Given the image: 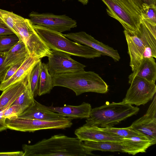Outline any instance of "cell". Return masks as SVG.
I'll return each instance as SVG.
<instances>
[{"mask_svg": "<svg viewBox=\"0 0 156 156\" xmlns=\"http://www.w3.org/2000/svg\"><path fill=\"white\" fill-rule=\"evenodd\" d=\"M77 137L63 134L54 135L33 145L24 144L23 156H87L95 155L83 145Z\"/></svg>", "mask_w": 156, "mask_h": 156, "instance_id": "6da1fadb", "label": "cell"}, {"mask_svg": "<svg viewBox=\"0 0 156 156\" xmlns=\"http://www.w3.org/2000/svg\"><path fill=\"white\" fill-rule=\"evenodd\" d=\"M53 87H65L73 90L76 96L88 92L107 93L108 86L97 74L85 70L61 74L52 77Z\"/></svg>", "mask_w": 156, "mask_h": 156, "instance_id": "7a4b0ae2", "label": "cell"}, {"mask_svg": "<svg viewBox=\"0 0 156 156\" xmlns=\"http://www.w3.org/2000/svg\"><path fill=\"white\" fill-rule=\"evenodd\" d=\"M139 109L138 107L133 106L123 100L119 102L106 103L92 108L89 117L84 125L101 128L113 127L136 115Z\"/></svg>", "mask_w": 156, "mask_h": 156, "instance_id": "3957f363", "label": "cell"}, {"mask_svg": "<svg viewBox=\"0 0 156 156\" xmlns=\"http://www.w3.org/2000/svg\"><path fill=\"white\" fill-rule=\"evenodd\" d=\"M34 30L49 48L63 51L71 55L87 58H94L102 55L98 51L68 39L64 34L43 26L33 24Z\"/></svg>", "mask_w": 156, "mask_h": 156, "instance_id": "277c9868", "label": "cell"}, {"mask_svg": "<svg viewBox=\"0 0 156 156\" xmlns=\"http://www.w3.org/2000/svg\"><path fill=\"white\" fill-rule=\"evenodd\" d=\"M110 16L117 20L125 30L134 34L141 22V11L131 0H101Z\"/></svg>", "mask_w": 156, "mask_h": 156, "instance_id": "5b68a950", "label": "cell"}, {"mask_svg": "<svg viewBox=\"0 0 156 156\" xmlns=\"http://www.w3.org/2000/svg\"><path fill=\"white\" fill-rule=\"evenodd\" d=\"M17 35L25 43L30 56L38 58L48 57L51 50L39 37L30 19L22 17L15 23Z\"/></svg>", "mask_w": 156, "mask_h": 156, "instance_id": "8992f818", "label": "cell"}, {"mask_svg": "<svg viewBox=\"0 0 156 156\" xmlns=\"http://www.w3.org/2000/svg\"><path fill=\"white\" fill-rule=\"evenodd\" d=\"M72 119L66 117L54 120H43L18 117L6 119L5 123L7 129L24 132L47 129H64L70 127Z\"/></svg>", "mask_w": 156, "mask_h": 156, "instance_id": "52a82bcc", "label": "cell"}, {"mask_svg": "<svg viewBox=\"0 0 156 156\" xmlns=\"http://www.w3.org/2000/svg\"><path fill=\"white\" fill-rule=\"evenodd\" d=\"M129 83L130 86L123 100L126 103L137 106L144 105L152 100L156 92L155 82L136 76Z\"/></svg>", "mask_w": 156, "mask_h": 156, "instance_id": "ba28073f", "label": "cell"}, {"mask_svg": "<svg viewBox=\"0 0 156 156\" xmlns=\"http://www.w3.org/2000/svg\"><path fill=\"white\" fill-rule=\"evenodd\" d=\"M29 16L32 24L42 26L60 33L77 27L76 21L65 15H58L32 12Z\"/></svg>", "mask_w": 156, "mask_h": 156, "instance_id": "9c48e42d", "label": "cell"}, {"mask_svg": "<svg viewBox=\"0 0 156 156\" xmlns=\"http://www.w3.org/2000/svg\"><path fill=\"white\" fill-rule=\"evenodd\" d=\"M69 54L60 51L51 50L46 64L48 72L52 77L59 74L84 70L86 66L71 57Z\"/></svg>", "mask_w": 156, "mask_h": 156, "instance_id": "30bf717a", "label": "cell"}, {"mask_svg": "<svg viewBox=\"0 0 156 156\" xmlns=\"http://www.w3.org/2000/svg\"><path fill=\"white\" fill-rule=\"evenodd\" d=\"M64 35L75 42L83 44L98 51L102 55L111 57L115 61H119L120 58L117 50L100 42L85 32L71 33Z\"/></svg>", "mask_w": 156, "mask_h": 156, "instance_id": "8fae6325", "label": "cell"}, {"mask_svg": "<svg viewBox=\"0 0 156 156\" xmlns=\"http://www.w3.org/2000/svg\"><path fill=\"white\" fill-rule=\"evenodd\" d=\"M76 136L81 141H110L120 143L123 137L101 130L95 126L83 125L74 132Z\"/></svg>", "mask_w": 156, "mask_h": 156, "instance_id": "7c38bea8", "label": "cell"}, {"mask_svg": "<svg viewBox=\"0 0 156 156\" xmlns=\"http://www.w3.org/2000/svg\"><path fill=\"white\" fill-rule=\"evenodd\" d=\"M124 33L130 58V66L133 72L140 65L143 58L145 48L141 39L136 34H131L125 30Z\"/></svg>", "mask_w": 156, "mask_h": 156, "instance_id": "4fadbf2b", "label": "cell"}, {"mask_svg": "<svg viewBox=\"0 0 156 156\" xmlns=\"http://www.w3.org/2000/svg\"><path fill=\"white\" fill-rule=\"evenodd\" d=\"M17 117L43 120H54L66 117L50 110L35 100L31 105Z\"/></svg>", "mask_w": 156, "mask_h": 156, "instance_id": "5bb4252c", "label": "cell"}, {"mask_svg": "<svg viewBox=\"0 0 156 156\" xmlns=\"http://www.w3.org/2000/svg\"><path fill=\"white\" fill-rule=\"evenodd\" d=\"M120 144L122 146V152L133 155L146 152L149 147L154 145L152 141L144 136L123 137Z\"/></svg>", "mask_w": 156, "mask_h": 156, "instance_id": "9a60e30c", "label": "cell"}, {"mask_svg": "<svg viewBox=\"0 0 156 156\" xmlns=\"http://www.w3.org/2000/svg\"><path fill=\"white\" fill-rule=\"evenodd\" d=\"M46 107L53 112L73 119L88 118L92 109L90 104L85 102L77 106L65 105L62 107H54L52 105Z\"/></svg>", "mask_w": 156, "mask_h": 156, "instance_id": "2e32d148", "label": "cell"}, {"mask_svg": "<svg viewBox=\"0 0 156 156\" xmlns=\"http://www.w3.org/2000/svg\"><path fill=\"white\" fill-rule=\"evenodd\" d=\"M130 126L135 130L156 143V117L145 114L134 121Z\"/></svg>", "mask_w": 156, "mask_h": 156, "instance_id": "e0dca14e", "label": "cell"}, {"mask_svg": "<svg viewBox=\"0 0 156 156\" xmlns=\"http://www.w3.org/2000/svg\"><path fill=\"white\" fill-rule=\"evenodd\" d=\"M41 59L32 56L27 57L13 75L8 80L0 83V91H3L11 85L23 80Z\"/></svg>", "mask_w": 156, "mask_h": 156, "instance_id": "ac0fdd59", "label": "cell"}, {"mask_svg": "<svg viewBox=\"0 0 156 156\" xmlns=\"http://www.w3.org/2000/svg\"><path fill=\"white\" fill-rule=\"evenodd\" d=\"M30 56L24 42L20 39L10 50L6 52V57L0 71V75L9 66L25 59Z\"/></svg>", "mask_w": 156, "mask_h": 156, "instance_id": "d6986e66", "label": "cell"}, {"mask_svg": "<svg viewBox=\"0 0 156 156\" xmlns=\"http://www.w3.org/2000/svg\"><path fill=\"white\" fill-rule=\"evenodd\" d=\"M135 34L141 39L145 46L143 58L152 57L156 58V37L153 34L142 20Z\"/></svg>", "mask_w": 156, "mask_h": 156, "instance_id": "ffe728a7", "label": "cell"}, {"mask_svg": "<svg viewBox=\"0 0 156 156\" xmlns=\"http://www.w3.org/2000/svg\"><path fill=\"white\" fill-rule=\"evenodd\" d=\"M153 57L143 58L138 68L129 76V80L137 76L151 82L156 79V63Z\"/></svg>", "mask_w": 156, "mask_h": 156, "instance_id": "44dd1931", "label": "cell"}, {"mask_svg": "<svg viewBox=\"0 0 156 156\" xmlns=\"http://www.w3.org/2000/svg\"><path fill=\"white\" fill-rule=\"evenodd\" d=\"M28 75L23 80L11 85L2 91L0 96V110L24 90L28 81Z\"/></svg>", "mask_w": 156, "mask_h": 156, "instance_id": "7402d4cb", "label": "cell"}, {"mask_svg": "<svg viewBox=\"0 0 156 156\" xmlns=\"http://www.w3.org/2000/svg\"><path fill=\"white\" fill-rule=\"evenodd\" d=\"M83 143L84 147L90 151H104L122 152V146L120 143L110 141H85Z\"/></svg>", "mask_w": 156, "mask_h": 156, "instance_id": "603a6c76", "label": "cell"}, {"mask_svg": "<svg viewBox=\"0 0 156 156\" xmlns=\"http://www.w3.org/2000/svg\"><path fill=\"white\" fill-rule=\"evenodd\" d=\"M53 87L52 77L48 72L46 64L41 62L37 94L41 96L49 93Z\"/></svg>", "mask_w": 156, "mask_h": 156, "instance_id": "cb8c5ba5", "label": "cell"}, {"mask_svg": "<svg viewBox=\"0 0 156 156\" xmlns=\"http://www.w3.org/2000/svg\"><path fill=\"white\" fill-rule=\"evenodd\" d=\"M41 60L34 67L28 75V81L30 92L34 97L37 95L40 73Z\"/></svg>", "mask_w": 156, "mask_h": 156, "instance_id": "d4e9b609", "label": "cell"}, {"mask_svg": "<svg viewBox=\"0 0 156 156\" xmlns=\"http://www.w3.org/2000/svg\"><path fill=\"white\" fill-rule=\"evenodd\" d=\"M98 129L123 137L135 136H144L134 129L130 126L126 128H117L111 127H99Z\"/></svg>", "mask_w": 156, "mask_h": 156, "instance_id": "484cf974", "label": "cell"}, {"mask_svg": "<svg viewBox=\"0 0 156 156\" xmlns=\"http://www.w3.org/2000/svg\"><path fill=\"white\" fill-rule=\"evenodd\" d=\"M34 97L30 89L28 77V81L25 89L12 105H18L26 110L34 102Z\"/></svg>", "mask_w": 156, "mask_h": 156, "instance_id": "4316f807", "label": "cell"}, {"mask_svg": "<svg viewBox=\"0 0 156 156\" xmlns=\"http://www.w3.org/2000/svg\"><path fill=\"white\" fill-rule=\"evenodd\" d=\"M22 17L12 12L0 9V20L17 35L15 27V23Z\"/></svg>", "mask_w": 156, "mask_h": 156, "instance_id": "83f0119b", "label": "cell"}, {"mask_svg": "<svg viewBox=\"0 0 156 156\" xmlns=\"http://www.w3.org/2000/svg\"><path fill=\"white\" fill-rule=\"evenodd\" d=\"M141 20L150 24L156 26V6L144 3L140 9Z\"/></svg>", "mask_w": 156, "mask_h": 156, "instance_id": "f1b7e54d", "label": "cell"}, {"mask_svg": "<svg viewBox=\"0 0 156 156\" xmlns=\"http://www.w3.org/2000/svg\"><path fill=\"white\" fill-rule=\"evenodd\" d=\"M20 40L15 34L0 36V52H6Z\"/></svg>", "mask_w": 156, "mask_h": 156, "instance_id": "f546056e", "label": "cell"}, {"mask_svg": "<svg viewBox=\"0 0 156 156\" xmlns=\"http://www.w3.org/2000/svg\"><path fill=\"white\" fill-rule=\"evenodd\" d=\"M25 60L11 65L6 69L0 75V83L5 82L11 77L20 67Z\"/></svg>", "mask_w": 156, "mask_h": 156, "instance_id": "4dcf8cb0", "label": "cell"}, {"mask_svg": "<svg viewBox=\"0 0 156 156\" xmlns=\"http://www.w3.org/2000/svg\"><path fill=\"white\" fill-rule=\"evenodd\" d=\"M25 110L18 105H11L4 112L2 117L6 119L17 117Z\"/></svg>", "mask_w": 156, "mask_h": 156, "instance_id": "1f68e13d", "label": "cell"}, {"mask_svg": "<svg viewBox=\"0 0 156 156\" xmlns=\"http://www.w3.org/2000/svg\"><path fill=\"white\" fill-rule=\"evenodd\" d=\"M17 98L12 99L6 106L0 110V132L7 129L5 123L6 119L2 117L4 113Z\"/></svg>", "mask_w": 156, "mask_h": 156, "instance_id": "d6a6232c", "label": "cell"}, {"mask_svg": "<svg viewBox=\"0 0 156 156\" xmlns=\"http://www.w3.org/2000/svg\"><path fill=\"white\" fill-rule=\"evenodd\" d=\"M146 114L156 117V95H154V99L149 106Z\"/></svg>", "mask_w": 156, "mask_h": 156, "instance_id": "836d02e7", "label": "cell"}, {"mask_svg": "<svg viewBox=\"0 0 156 156\" xmlns=\"http://www.w3.org/2000/svg\"><path fill=\"white\" fill-rule=\"evenodd\" d=\"M133 2L141 9L143 4L156 5V0H131Z\"/></svg>", "mask_w": 156, "mask_h": 156, "instance_id": "e575fe53", "label": "cell"}, {"mask_svg": "<svg viewBox=\"0 0 156 156\" xmlns=\"http://www.w3.org/2000/svg\"><path fill=\"white\" fill-rule=\"evenodd\" d=\"M14 34L6 25L0 20V36Z\"/></svg>", "mask_w": 156, "mask_h": 156, "instance_id": "d590c367", "label": "cell"}, {"mask_svg": "<svg viewBox=\"0 0 156 156\" xmlns=\"http://www.w3.org/2000/svg\"><path fill=\"white\" fill-rule=\"evenodd\" d=\"M23 151L0 152V156H23Z\"/></svg>", "mask_w": 156, "mask_h": 156, "instance_id": "8d00e7d4", "label": "cell"}, {"mask_svg": "<svg viewBox=\"0 0 156 156\" xmlns=\"http://www.w3.org/2000/svg\"><path fill=\"white\" fill-rule=\"evenodd\" d=\"M6 57V52H0V71Z\"/></svg>", "mask_w": 156, "mask_h": 156, "instance_id": "74e56055", "label": "cell"}, {"mask_svg": "<svg viewBox=\"0 0 156 156\" xmlns=\"http://www.w3.org/2000/svg\"><path fill=\"white\" fill-rule=\"evenodd\" d=\"M78 1L83 4L84 5H87L88 1V0H78Z\"/></svg>", "mask_w": 156, "mask_h": 156, "instance_id": "f35d334b", "label": "cell"}, {"mask_svg": "<svg viewBox=\"0 0 156 156\" xmlns=\"http://www.w3.org/2000/svg\"><path fill=\"white\" fill-rule=\"evenodd\" d=\"M63 0V1H65V0Z\"/></svg>", "mask_w": 156, "mask_h": 156, "instance_id": "ab89813d", "label": "cell"}]
</instances>
